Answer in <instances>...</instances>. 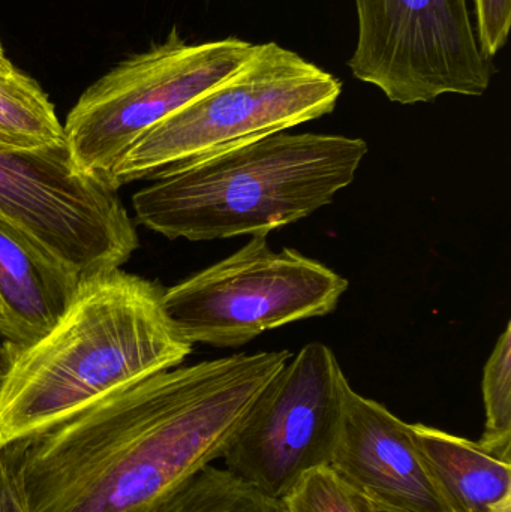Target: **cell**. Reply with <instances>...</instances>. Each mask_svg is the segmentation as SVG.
<instances>
[{
	"label": "cell",
	"mask_w": 511,
	"mask_h": 512,
	"mask_svg": "<svg viewBox=\"0 0 511 512\" xmlns=\"http://www.w3.org/2000/svg\"><path fill=\"white\" fill-rule=\"evenodd\" d=\"M347 289L327 265L251 237L236 254L165 289L162 306L191 345L240 348L266 331L335 312Z\"/></svg>",
	"instance_id": "8992f818"
},
{
	"label": "cell",
	"mask_w": 511,
	"mask_h": 512,
	"mask_svg": "<svg viewBox=\"0 0 511 512\" xmlns=\"http://www.w3.org/2000/svg\"><path fill=\"white\" fill-rule=\"evenodd\" d=\"M147 512H282V507L228 469L210 465Z\"/></svg>",
	"instance_id": "5bb4252c"
},
{
	"label": "cell",
	"mask_w": 511,
	"mask_h": 512,
	"mask_svg": "<svg viewBox=\"0 0 511 512\" xmlns=\"http://www.w3.org/2000/svg\"><path fill=\"white\" fill-rule=\"evenodd\" d=\"M474 11L480 50L489 59H494L509 39L511 0H474Z\"/></svg>",
	"instance_id": "e0dca14e"
},
{
	"label": "cell",
	"mask_w": 511,
	"mask_h": 512,
	"mask_svg": "<svg viewBox=\"0 0 511 512\" xmlns=\"http://www.w3.org/2000/svg\"><path fill=\"white\" fill-rule=\"evenodd\" d=\"M78 282L54 259L0 222V334L6 345H32L57 324Z\"/></svg>",
	"instance_id": "8fae6325"
},
{
	"label": "cell",
	"mask_w": 511,
	"mask_h": 512,
	"mask_svg": "<svg viewBox=\"0 0 511 512\" xmlns=\"http://www.w3.org/2000/svg\"><path fill=\"white\" fill-rule=\"evenodd\" d=\"M9 366V351L5 339L0 334V388H2L3 381H5L6 372Z\"/></svg>",
	"instance_id": "d6986e66"
},
{
	"label": "cell",
	"mask_w": 511,
	"mask_h": 512,
	"mask_svg": "<svg viewBox=\"0 0 511 512\" xmlns=\"http://www.w3.org/2000/svg\"><path fill=\"white\" fill-rule=\"evenodd\" d=\"M347 384L329 346H303L255 400L225 453V469L281 501L303 475L330 466Z\"/></svg>",
	"instance_id": "9c48e42d"
},
{
	"label": "cell",
	"mask_w": 511,
	"mask_h": 512,
	"mask_svg": "<svg viewBox=\"0 0 511 512\" xmlns=\"http://www.w3.org/2000/svg\"><path fill=\"white\" fill-rule=\"evenodd\" d=\"M368 150L344 135H267L152 180L132 198L135 219L171 240L267 237L329 206Z\"/></svg>",
	"instance_id": "3957f363"
},
{
	"label": "cell",
	"mask_w": 511,
	"mask_h": 512,
	"mask_svg": "<svg viewBox=\"0 0 511 512\" xmlns=\"http://www.w3.org/2000/svg\"><path fill=\"white\" fill-rule=\"evenodd\" d=\"M485 432L479 444L488 448H511V325L503 334L483 370Z\"/></svg>",
	"instance_id": "9a60e30c"
},
{
	"label": "cell",
	"mask_w": 511,
	"mask_h": 512,
	"mask_svg": "<svg viewBox=\"0 0 511 512\" xmlns=\"http://www.w3.org/2000/svg\"><path fill=\"white\" fill-rule=\"evenodd\" d=\"M356 11L348 68L389 101L429 104L491 87L498 68L480 50L468 0H356Z\"/></svg>",
	"instance_id": "ba28073f"
},
{
	"label": "cell",
	"mask_w": 511,
	"mask_h": 512,
	"mask_svg": "<svg viewBox=\"0 0 511 512\" xmlns=\"http://www.w3.org/2000/svg\"><path fill=\"white\" fill-rule=\"evenodd\" d=\"M68 149L47 93L0 54V150Z\"/></svg>",
	"instance_id": "4fadbf2b"
},
{
	"label": "cell",
	"mask_w": 511,
	"mask_h": 512,
	"mask_svg": "<svg viewBox=\"0 0 511 512\" xmlns=\"http://www.w3.org/2000/svg\"><path fill=\"white\" fill-rule=\"evenodd\" d=\"M254 50L237 36L188 44L174 26L162 44L123 60L80 96L63 125L72 164L114 189L117 167L150 129L233 74Z\"/></svg>",
	"instance_id": "5b68a950"
},
{
	"label": "cell",
	"mask_w": 511,
	"mask_h": 512,
	"mask_svg": "<svg viewBox=\"0 0 511 512\" xmlns=\"http://www.w3.org/2000/svg\"><path fill=\"white\" fill-rule=\"evenodd\" d=\"M414 444L452 512H511V448H488L425 424Z\"/></svg>",
	"instance_id": "7c38bea8"
},
{
	"label": "cell",
	"mask_w": 511,
	"mask_h": 512,
	"mask_svg": "<svg viewBox=\"0 0 511 512\" xmlns=\"http://www.w3.org/2000/svg\"><path fill=\"white\" fill-rule=\"evenodd\" d=\"M156 283L117 270L78 285L41 339L11 348L0 388V450L41 435L192 352L162 306Z\"/></svg>",
	"instance_id": "7a4b0ae2"
},
{
	"label": "cell",
	"mask_w": 511,
	"mask_h": 512,
	"mask_svg": "<svg viewBox=\"0 0 511 512\" xmlns=\"http://www.w3.org/2000/svg\"><path fill=\"white\" fill-rule=\"evenodd\" d=\"M290 358L255 352L173 367L9 445L27 511H149L224 459Z\"/></svg>",
	"instance_id": "6da1fadb"
},
{
	"label": "cell",
	"mask_w": 511,
	"mask_h": 512,
	"mask_svg": "<svg viewBox=\"0 0 511 512\" xmlns=\"http://www.w3.org/2000/svg\"><path fill=\"white\" fill-rule=\"evenodd\" d=\"M342 81L278 42L150 129L123 158L114 189L156 180L333 113Z\"/></svg>",
	"instance_id": "277c9868"
},
{
	"label": "cell",
	"mask_w": 511,
	"mask_h": 512,
	"mask_svg": "<svg viewBox=\"0 0 511 512\" xmlns=\"http://www.w3.org/2000/svg\"><path fill=\"white\" fill-rule=\"evenodd\" d=\"M356 493V492H354ZM357 498H359L360 507H362L363 512H398L389 510V508L380 507V505L374 504V502L368 501V499L360 496L359 493H356Z\"/></svg>",
	"instance_id": "ffe728a7"
},
{
	"label": "cell",
	"mask_w": 511,
	"mask_h": 512,
	"mask_svg": "<svg viewBox=\"0 0 511 512\" xmlns=\"http://www.w3.org/2000/svg\"><path fill=\"white\" fill-rule=\"evenodd\" d=\"M279 504L282 512H363L356 493L330 466L303 475Z\"/></svg>",
	"instance_id": "2e32d148"
},
{
	"label": "cell",
	"mask_w": 511,
	"mask_h": 512,
	"mask_svg": "<svg viewBox=\"0 0 511 512\" xmlns=\"http://www.w3.org/2000/svg\"><path fill=\"white\" fill-rule=\"evenodd\" d=\"M0 222L78 282L117 270L138 248L116 189L78 173L68 149L0 150Z\"/></svg>",
	"instance_id": "52a82bcc"
},
{
	"label": "cell",
	"mask_w": 511,
	"mask_h": 512,
	"mask_svg": "<svg viewBox=\"0 0 511 512\" xmlns=\"http://www.w3.org/2000/svg\"><path fill=\"white\" fill-rule=\"evenodd\" d=\"M0 54H5V51H3L2 42H0Z\"/></svg>",
	"instance_id": "44dd1931"
},
{
	"label": "cell",
	"mask_w": 511,
	"mask_h": 512,
	"mask_svg": "<svg viewBox=\"0 0 511 512\" xmlns=\"http://www.w3.org/2000/svg\"><path fill=\"white\" fill-rule=\"evenodd\" d=\"M0 512H29L9 447L0 450Z\"/></svg>",
	"instance_id": "ac0fdd59"
},
{
	"label": "cell",
	"mask_w": 511,
	"mask_h": 512,
	"mask_svg": "<svg viewBox=\"0 0 511 512\" xmlns=\"http://www.w3.org/2000/svg\"><path fill=\"white\" fill-rule=\"evenodd\" d=\"M330 468L353 492L398 512H452L435 486L410 424L345 385Z\"/></svg>",
	"instance_id": "30bf717a"
}]
</instances>
